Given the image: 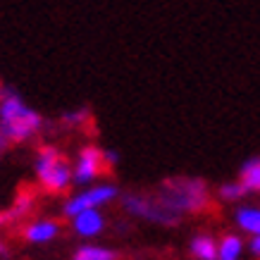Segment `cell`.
Instances as JSON below:
<instances>
[{"instance_id": "6da1fadb", "label": "cell", "mask_w": 260, "mask_h": 260, "mask_svg": "<svg viewBox=\"0 0 260 260\" xmlns=\"http://www.w3.org/2000/svg\"><path fill=\"white\" fill-rule=\"evenodd\" d=\"M43 119L36 110H31L19 98L17 91L3 86L0 91V134L8 139V143H22L31 139L41 129Z\"/></svg>"}, {"instance_id": "7a4b0ae2", "label": "cell", "mask_w": 260, "mask_h": 260, "mask_svg": "<svg viewBox=\"0 0 260 260\" xmlns=\"http://www.w3.org/2000/svg\"><path fill=\"white\" fill-rule=\"evenodd\" d=\"M158 203L172 213H198L208 205V189L201 179H167L158 193Z\"/></svg>"}, {"instance_id": "3957f363", "label": "cell", "mask_w": 260, "mask_h": 260, "mask_svg": "<svg viewBox=\"0 0 260 260\" xmlns=\"http://www.w3.org/2000/svg\"><path fill=\"white\" fill-rule=\"evenodd\" d=\"M36 174H39L41 184H43L48 191H62V189H67V184H70L72 170H70V162H67L55 148L46 146V148L39 150Z\"/></svg>"}, {"instance_id": "277c9868", "label": "cell", "mask_w": 260, "mask_h": 260, "mask_svg": "<svg viewBox=\"0 0 260 260\" xmlns=\"http://www.w3.org/2000/svg\"><path fill=\"white\" fill-rule=\"evenodd\" d=\"M124 210H129L132 215H139V217H146L150 222H158V224H174L179 215L167 210L165 205L158 203V198H146V196H136V193H129L124 196Z\"/></svg>"}, {"instance_id": "5b68a950", "label": "cell", "mask_w": 260, "mask_h": 260, "mask_svg": "<svg viewBox=\"0 0 260 260\" xmlns=\"http://www.w3.org/2000/svg\"><path fill=\"white\" fill-rule=\"evenodd\" d=\"M117 196V189L115 186H95V189L81 193V196L72 198L70 203L64 205V215L67 217H77L81 213H88V210H95L98 205L108 203L110 198Z\"/></svg>"}, {"instance_id": "8992f818", "label": "cell", "mask_w": 260, "mask_h": 260, "mask_svg": "<svg viewBox=\"0 0 260 260\" xmlns=\"http://www.w3.org/2000/svg\"><path fill=\"white\" fill-rule=\"evenodd\" d=\"M105 167H108L105 153L88 146V148H84L79 153V162H77V170H74V181L77 184H86L101 172H105Z\"/></svg>"}, {"instance_id": "52a82bcc", "label": "cell", "mask_w": 260, "mask_h": 260, "mask_svg": "<svg viewBox=\"0 0 260 260\" xmlns=\"http://www.w3.org/2000/svg\"><path fill=\"white\" fill-rule=\"evenodd\" d=\"M57 232H60L57 222H34L24 229V239L31 244H46V241L57 237Z\"/></svg>"}, {"instance_id": "ba28073f", "label": "cell", "mask_w": 260, "mask_h": 260, "mask_svg": "<svg viewBox=\"0 0 260 260\" xmlns=\"http://www.w3.org/2000/svg\"><path fill=\"white\" fill-rule=\"evenodd\" d=\"M74 229L79 232L81 237H93L103 229V217L95 210H88V213H81L74 217Z\"/></svg>"}, {"instance_id": "9c48e42d", "label": "cell", "mask_w": 260, "mask_h": 260, "mask_svg": "<svg viewBox=\"0 0 260 260\" xmlns=\"http://www.w3.org/2000/svg\"><path fill=\"white\" fill-rule=\"evenodd\" d=\"M241 184L246 186V191H260V158L248 160L241 167Z\"/></svg>"}, {"instance_id": "30bf717a", "label": "cell", "mask_w": 260, "mask_h": 260, "mask_svg": "<svg viewBox=\"0 0 260 260\" xmlns=\"http://www.w3.org/2000/svg\"><path fill=\"white\" fill-rule=\"evenodd\" d=\"M191 253L198 260H217V246L210 237H196L191 241Z\"/></svg>"}, {"instance_id": "8fae6325", "label": "cell", "mask_w": 260, "mask_h": 260, "mask_svg": "<svg viewBox=\"0 0 260 260\" xmlns=\"http://www.w3.org/2000/svg\"><path fill=\"white\" fill-rule=\"evenodd\" d=\"M237 222L241 224V229L260 237V210H255V208H244V210L237 213Z\"/></svg>"}, {"instance_id": "7c38bea8", "label": "cell", "mask_w": 260, "mask_h": 260, "mask_svg": "<svg viewBox=\"0 0 260 260\" xmlns=\"http://www.w3.org/2000/svg\"><path fill=\"white\" fill-rule=\"evenodd\" d=\"M241 253V239L239 237H224L220 248H217V260H237Z\"/></svg>"}, {"instance_id": "4fadbf2b", "label": "cell", "mask_w": 260, "mask_h": 260, "mask_svg": "<svg viewBox=\"0 0 260 260\" xmlns=\"http://www.w3.org/2000/svg\"><path fill=\"white\" fill-rule=\"evenodd\" d=\"M74 260H115V253L108 248H98V246H84L77 251Z\"/></svg>"}, {"instance_id": "5bb4252c", "label": "cell", "mask_w": 260, "mask_h": 260, "mask_svg": "<svg viewBox=\"0 0 260 260\" xmlns=\"http://www.w3.org/2000/svg\"><path fill=\"white\" fill-rule=\"evenodd\" d=\"M31 203H34L31 196H19V198H17V203H15V208H10L8 217H12V220H17V217H24V215L31 210Z\"/></svg>"}, {"instance_id": "9a60e30c", "label": "cell", "mask_w": 260, "mask_h": 260, "mask_svg": "<svg viewBox=\"0 0 260 260\" xmlns=\"http://www.w3.org/2000/svg\"><path fill=\"white\" fill-rule=\"evenodd\" d=\"M244 193H246L244 184H224L220 189V198H224V201H237V198H241Z\"/></svg>"}, {"instance_id": "2e32d148", "label": "cell", "mask_w": 260, "mask_h": 260, "mask_svg": "<svg viewBox=\"0 0 260 260\" xmlns=\"http://www.w3.org/2000/svg\"><path fill=\"white\" fill-rule=\"evenodd\" d=\"M86 119H88V110H74V112H64L62 115V122L64 124H72V126L84 124Z\"/></svg>"}, {"instance_id": "e0dca14e", "label": "cell", "mask_w": 260, "mask_h": 260, "mask_svg": "<svg viewBox=\"0 0 260 260\" xmlns=\"http://www.w3.org/2000/svg\"><path fill=\"white\" fill-rule=\"evenodd\" d=\"M251 251H253V255H258V258H260V237H253Z\"/></svg>"}, {"instance_id": "ac0fdd59", "label": "cell", "mask_w": 260, "mask_h": 260, "mask_svg": "<svg viewBox=\"0 0 260 260\" xmlns=\"http://www.w3.org/2000/svg\"><path fill=\"white\" fill-rule=\"evenodd\" d=\"M0 255H8V248H5V244L0 241Z\"/></svg>"}, {"instance_id": "d6986e66", "label": "cell", "mask_w": 260, "mask_h": 260, "mask_svg": "<svg viewBox=\"0 0 260 260\" xmlns=\"http://www.w3.org/2000/svg\"><path fill=\"white\" fill-rule=\"evenodd\" d=\"M0 91H3V84H0Z\"/></svg>"}]
</instances>
